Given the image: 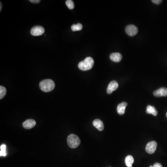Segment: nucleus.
<instances>
[{"label":"nucleus","instance_id":"obj_1","mask_svg":"<svg viewBox=\"0 0 167 167\" xmlns=\"http://www.w3.org/2000/svg\"><path fill=\"white\" fill-rule=\"evenodd\" d=\"M55 83L52 79H46L42 80L40 83L39 86L41 90L47 92L52 91L55 87Z\"/></svg>","mask_w":167,"mask_h":167},{"label":"nucleus","instance_id":"obj_2","mask_svg":"<svg viewBox=\"0 0 167 167\" xmlns=\"http://www.w3.org/2000/svg\"><path fill=\"white\" fill-rule=\"evenodd\" d=\"M94 61L93 59L90 57L86 58L84 61L80 62L78 64L79 69L82 71L90 70L93 66Z\"/></svg>","mask_w":167,"mask_h":167},{"label":"nucleus","instance_id":"obj_3","mask_svg":"<svg viewBox=\"0 0 167 167\" xmlns=\"http://www.w3.org/2000/svg\"><path fill=\"white\" fill-rule=\"evenodd\" d=\"M67 142L69 147L71 148H75L80 144V140L76 135L71 134L67 137Z\"/></svg>","mask_w":167,"mask_h":167},{"label":"nucleus","instance_id":"obj_4","mask_svg":"<svg viewBox=\"0 0 167 167\" xmlns=\"http://www.w3.org/2000/svg\"><path fill=\"white\" fill-rule=\"evenodd\" d=\"M45 32L44 28L40 26H36L31 29L30 33L34 36H40L43 34Z\"/></svg>","mask_w":167,"mask_h":167},{"label":"nucleus","instance_id":"obj_5","mask_svg":"<svg viewBox=\"0 0 167 167\" xmlns=\"http://www.w3.org/2000/svg\"><path fill=\"white\" fill-rule=\"evenodd\" d=\"M157 143L156 141H152L148 143L146 145L145 150L148 154H152L156 151L157 148Z\"/></svg>","mask_w":167,"mask_h":167},{"label":"nucleus","instance_id":"obj_6","mask_svg":"<svg viewBox=\"0 0 167 167\" xmlns=\"http://www.w3.org/2000/svg\"><path fill=\"white\" fill-rule=\"evenodd\" d=\"M138 28L134 25H129L126 27L125 32L130 36H133L138 33Z\"/></svg>","mask_w":167,"mask_h":167},{"label":"nucleus","instance_id":"obj_7","mask_svg":"<svg viewBox=\"0 0 167 167\" xmlns=\"http://www.w3.org/2000/svg\"><path fill=\"white\" fill-rule=\"evenodd\" d=\"M154 96L156 97H167V88L161 87L153 92Z\"/></svg>","mask_w":167,"mask_h":167},{"label":"nucleus","instance_id":"obj_8","mask_svg":"<svg viewBox=\"0 0 167 167\" xmlns=\"http://www.w3.org/2000/svg\"><path fill=\"white\" fill-rule=\"evenodd\" d=\"M36 124V122L35 120L32 119H29L23 122L22 126L24 129L29 130V129H31L34 127Z\"/></svg>","mask_w":167,"mask_h":167},{"label":"nucleus","instance_id":"obj_9","mask_svg":"<svg viewBox=\"0 0 167 167\" xmlns=\"http://www.w3.org/2000/svg\"><path fill=\"white\" fill-rule=\"evenodd\" d=\"M118 82L116 81L113 80L108 85V87L107 89V93L109 94L112 93V92L118 89Z\"/></svg>","mask_w":167,"mask_h":167},{"label":"nucleus","instance_id":"obj_10","mask_svg":"<svg viewBox=\"0 0 167 167\" xmlns=\"http://www.w3.org/2000/svg\"><path fill=\"white\" fill-rule=\"evenodd\" d=\"M92 124L98 131H102L104 129V125L102 121L99 119H96L92 122Z\"/></svg>","mask_w":167,"mask_h":167},{"label":"nucleus","instance_id":"obj_11","mask_svg":"<svg viewBox=\"0 0 167 167\" xmlns=\"http://www.w3.org/2000/svg\"><path fill=\"white\" fill-rule=\"evenodd\" d=\"M127 103L125 102L119 103L117 107V112L119 115H123L125 113V109L127 106Z\"/></svg>","mask_w":167,"mask_h":167},{"label":"nucleus","instance_id":"obj_12","mask_svg":"<svg viewBox=\"0 0 167 167\" xmlns=\"http://www.w3.org/2000/svg\"><path fill=\"white\" fill-rule=\"evenodd\" d=\"M110 59L113 61L115 62H118L121 61L122 59V55L120 53H112L110 56Z\"/></svg>","mask_w":167,"mask_h":167},{"label":"nucleus","instance_id":"obj_13","mask_svg":"<svg viewBox=\"0 0 167 167\" xmlns=\"http://www.w3.org/2000/svg\"><path fill=\"white\" fill-rule=\"evenodd\" d=\"M146 113L150 114H152L153 115L156 116L158 114L157 110L153 106H147L146 108Z\"/></svg>","mask_w":167,"mask_h":167},{"label":"nucleus","instance_id":"obj_14","mask_svg":"<svg viewBox=\"0 0 167 167\" xmlns=\"http://www.w3.org/2000/svg\"><path fill=\"white\" fill-rule=\"evenodd\" d=\"M134 159L133 156L129 155L125 159V164L127 167H132V164L134 163Z\"/></svg>","mask_w":167,"mask_h":167},{"label":"nucleus","instance_id":"obj_15","mask_svg":"<svg viewBox=\"0 0 167 167\" xmlns=\"http://www.w3.org/2000/svg\"><path fill=\"white\" fill-rule=\"evenodd\" d=\"M83 26L81 23H78L77 24H74L71 26V29L74 32L80 31L82 29Z\"/></svg>","mask_w":167,"mask_h":167},{"label":"nucleus","instance_id":"obj_16","mask_svg":"<svg viewBox=\"0 0 167 167\" xmlns=\"http://www.w3.org/2000/svg\"><path fill=\"white\" fill-rule=\"evenodd\" d=\"M7 93V90L3 86H0V99H1L4 97Z\"/></svg>","mask_w":167,"mask_h":167},{"label":"nucleus","instance_id":"obj_17","mask_svg":"<svg viewBox=\"0 0 167 167\" xmlns=\"http://www.w3.org/2000/svg\"><path fill=\"white\" fill-rule=\"evenodd\" d=\"M1 151H0V156H6L7 155L6 153V145L4 144L1 146Z\"/></svg>","mask_w":167,"mask_h":167},{"label":"nucleus","instance_id":"obj_18","mask_svg":"<svg viewBox=\"0 0 167 167\" xmlns=\"http://www.w3.org/2000/svg\"><path fill=\"white\" fill-rule=\"evenodd\" d=\"M66 4L68 9H73L74 8V4L73 1L67 0L66 1Z\"/></svg>","mask_w":167,"mask_h":167},{"label":"nucleus","instance_id":"obj_19","mask_svg":"<svg viewBox=\"0 0 167 167\" xmlns=\"http://www.w3.org/2000/svg\"><path fill=\"white\" fill-rule=\"evenodd\" d=\"M152 1L154 3V4H159L161 2H162V1L161 0H152Z\"/></svg>","mask_w":167,"mask_h":167},{"label":"nucleus","instance_id":"obj_20","mask_svg":"<svg viewBox=\"0 0 167 167\" xmlns=\"http://www.w3.org/2000/svg\"><path fill=\"white\" fill-rule=\"evenodd\" d=\"M153 166V167H163L162 164L158 163H155Z\"/></svg>","mask_w":167,"mask_h":167},{"label":"nucleus","instance_id":"obj_21","mask_svg":"<svg viewBox=\"0 0 167 167\" xmlns=\"http://www.w3.org/2000/svg\"><path fill=\"white\" fill-rule=\"evenodd\" d=\"M29 1L34 4H38V3H39L41 1L40 0H30Z\"/></svg>","mask_w":167,"mask_h":167},{"label":"nucleus","instance_id":"obj_22","mask_svg":"<svg viewBox=\"0 0 167 167\" xmlns=\"http://www.w3.org/2000/svg\"><path fill=\"white\" fill-rule=\"evenodd\" d=\"M0 4H1V6H0V7H1V8H0V11H1V8H2V4H1V2L0 3Z\"/></svg>","mask_w":167,"mask_h":167},{"label":"nucleus","instance_id":"obj_23","mask_svg":"<svg viewBox=\"0 0 167 167\" xmlns=\"http://www.w3.org/2000/svg\"><path fill=\"white\" fill-rule=\"evenodd\" d=\"M149 167H153V166H150Z\"/></svg>","mask_w":167,"mask_h":167},{"label":"nucleus","instance_id":"obj_24","mask_svg":"<svg viewBox=\"0 0 167 167\" xmlns=\"http://www.w3.org/2000/svg\"><path fill=\"white\" fill-rule=\"evenodd\" d=\"M166 117H167V113H166Z\"/></svg>","mask_w":167,"mask_h":167},{"label":"nucleus","instance_id":"obj_25","mask_svg":"<svg viewBox=\"0 0 167 167\" xmlns=\"http://www.w3.org/2000/svg\"></svg>","mask_w":167,"mask_h":167}]
</instances>
